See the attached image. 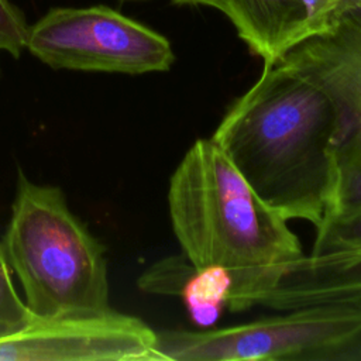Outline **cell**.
Segmentation results:
<instances>
[{
	"label": "cell",
	"mask_w": 361,
	"mask_h": 361,
	"mask_svg": "<svg viewBox=\"0 0 361 361\" xmlns=\"http://www.w3.org/2000/svg\"><path fill=\"white\" fill-rule=\"evenodd\" d=\"M176 4H199V6H206V7H212L216 8L219 7L220 0H172Z\"/></svg>",
	"instance_id": "15"
},
{
	"label": "cell",
	"mask_w": 361,
	"mask_h": 361,
	"mask_svg": "<svg viewBox=\"0 0 361 361\" xmlns=\"http://www.w3.org/2000/svg\"><path fill=\"white\" fill-rule=\"evenodd\" d=\"M334 131L329 96L275 62L262 66L210 138L265 204L317 228L333 209Z\"/></svg>",
	"instance_id": "1"
},
{
	"label": "cell",
	"mask_w": 361,
	"mask_h": 361,
	"mask_svg": "<svg viewBox=\"0 0 361 361\" xmlns=\"http://www.w3.org/2000/svg\"><path fill=\"white\" fill-rule=\"evenodd\" d=\"M34 322L35 317L13 283L11 268L0 241V341L24 331Z\"/></svg>",
	"instance_id": "12"
},
{
	"label": "cell",
	"mask_w": 361,
	"mask_h": 361,
	"mask_svg": "<svg viewBox=\"0 0 361 361\" xmlns=\"http://www.w3.org/2000/svg\"><path fill=\"white\" fill-rule=\"evenodd\" d=\"M137 286L152 295L179 298L195 326L207 329L223 310L234 312L235 289L231 278L219 268H197L182 252L151 264Z\"/></svg>",
	"instance_id": "9"
},
{
	"label": "cell",
	"mask_w": 361,
	"mask_h": 361,
	"mask_svg": "<svg viewBox=\"0 0 361 361\" xmlns=\"http://www.w3.org/2000/svg\"><path fill=\"white\" fill-rule=\"evenodd\" d=\"M361 331V307L317 305L219 327L157 331L161 361H317Z\"/></svg>",
	"instance_id": "4"
},
{
	"label": "cell",
	"mask_w": 361,
	"mask_h": 361,
	"mask_svg": "<svg viewBox=\"0 0 361 361\" xmlns=\"http://www.w3.org/2000/svg\"><path fill=\"white\" fill-rule=\"evenodd\" d=\"M302 3L306 38L324 32L344 14L361 10V0H302Z\"/></svg>",
	"instance_id": "13"
},
{
	"label": "cell",
	"mask_w": 361,
	"mask_h": 361,
	"mask_svg": "<svg viewBox=\"0 0 361 361\" xmlns=\"http://www.w3.org/2000/svg\"><path fill=\"white\" fill-rule=\"evenodd\" d=\"M168 210L180 252L231 278L234 312L257 306L306 255L289 220L255 195L212 138L196 140L176 165Z\"/></svg>",
	"instance_id": "2"
},
{
	"label": "cell",
	"mask_w": 361,
	"mask_h": 361,
	"mask_svg": "<svg viewBox=\"0 0 361 361\" xmlns=\"http://www.w3.org/2000/svg\"><path fill=\"white\" fill-rule=\"evenodd\" d=\"M28 28L24 14L10 0H0V52L18 58L27 49Z\"/></svg>",
	"instance_id": "14"
},
{
	"label": "cell",
	"mask_w": 361,
	"mask_h": 361,
	"mask_svg": "<svg viewBox=\"0 0 361 361\" xmlns=\"http://www.w3.org/2000/svg\"><path fill=\"white\" fill-rule=\"evenodd\" d=\"M361 307V257L337 264H292L258 306L276 312L317 306ZM322 361H361V331L322 355Z\"/></svg>",
	"instance_id": "8"
},
{
	"label": "cell",
	"mask_w": 361,
	"mask_h": 361,
	"mask_svg": "<svg viewBox=\"0 0 361 361\" xmlns=\"http://www.w3.org/2000/svg\"><path fill=\"white\" fill-rule=\"evenodd\" d=\"M217 10L264 65H274L306 38L302 0H220Z\"/></svg>",
	"instance_id": "10"
},
{
	"label": "cell",
	"mask_w": 361,
	"mask_h": 361,
	"mask_svg": "<svg viewBox=\"0 0 361 361\" xmlns=\"http://www.w3.org/2000/svg\"><path fill=\"white\" fill-rule=\"evenodd\" d=\"M361 257V206L327 217L317 228L310 264H337Z\"/></svg>",
	"instance_id": "11"
},
{
	"label": "cell",
	"mask_w": 361,
	"mask_h": 361,
	"mask_svg": "<svg viewBox=\"0 0 361 361\" xmlns=\"http://www.w3.org/2000/svg\"><path fill=\"white\" fill-rule=\"evenodd\" d=\"M1 245L35 320L113 310L104 245L72 213L61 188L20 169Z\"/></svg>",
	"instance_id": "3"
},
{
	"label": "cell",
	"mask_w": 361,
	"mask_h": 361,
	"mask_svg": "<svg viewBox=\"0 0 361 361\" xmlns=\"http://www.w3.org/2000/svg\"><path fill=\"white\" fill-rule=\"evenodd\" d=\"M0 361H161L157 331L114 309L86 317L35 320L0 341Z\"/></svg>",
	"instance_id": "7"
},
{
	"label": "cell",
	"mask_w": 361,
	"mask_h": 361,
	"mask_svg": "<svg viewBox=\"0 0 361 361\" xmlns=\"http://www.w3.org/2000/svg\"><path fill=\"white\" fill-rule=\"evenodd\" d=\"M27 49L54 69L144 75L175 62L171 42L107 7H56L28 28Z\"/></svg>",
	"instance_id": "5"
},
{
	"label": "cell",
	"mask_w": 361,
	"mask_h": 361,
	"mask_svg": "<svg viewBox=\"0 0 361 361\" xmlns=\"http://www.w3.org/2000/svg\"><path fill=\"white\" fill-rule=\"evenodd\" d=\"M278 63L316 83L336 111V188L329 217L361 206V10L306 38Z\"/></svg>",
	"instance_id": "6"
}]
</instances>
